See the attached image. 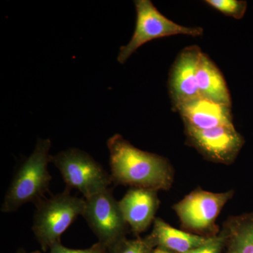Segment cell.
Masks as SVG:
<instances>
[{
    "instance_id": "6da1fadb",
    "label": "cell",
    "mask_w": 253,
    "mask_h": 253,
    "mask_svg": "<svg viewBox=\"0 0 253 253\" xmlns=\"http://www.w3.org/2000/svg\"><path fill=\"white\" fill-rule=\"evenodd\" d=\"M107 146L113 183L158 191L172 187L174 170L167 158L138 149L119 134Z\"/></svg>"
},
{
    "instance_id": "7a4b0ae2",
    "label": "cell",
    "mask_w": 253,
    "mask_h": 253,
    "mask_svg": "<svg viewBox=\"0 0 253 253\" xmlns=\"http://www.w3.org/2000/svg\"><path fill=\"white\" fill-rule=\"evenodd\" d=\"M51 143L49 139H39L33 153L19 165L1 206V212H14L23 205H36L45 199L49 191L51 176L48 166L51 163L50 155Z\"/></svg>"
},
{
    "instance_id": "3957f363",
    "label": "cell",
    "mask_w": 253,
    "mask_h": 253,
    "mask_svg": "<svg viewBox=\"0 0 253 253\" xmlns=\"http://www.w3.org/2000/svg\"><path fill=\"white\" fill-rule=\"evenodd\" d=\"M84 204V199L73 196L66 187L60 194L36 204L32 231L44 252L61 242L63 233L83 215Z\"/></svg>"
},
{
    "instance_id": "277c9868",
    "label": "cell",
    "mask_w": 253,
    "mask_h": 253,
    "mask_svg": "<svg viewBox=\"0 0 253 253\" xmlns=\"http://www.w3.org/2000/svg\"><path fill=\"white\" fill-rule=\"evenodd\" d=\"M51 163L59 169L66 187L78 190L84 199L109 189L113 183L111 174L83 150H65L52 156Z\"/></svg>"
},
{
    "instance_id": "5b68a950",
    "label": "cell",
    "mask_w": 253,
    "mask_h": 253,
    "mask_svg": "<svg viewBox=\"0 0 253 253\" xmlns=\"http://www.w3.org/2000/svg\"><path fill=\"white\" fill-rule=\"evenodd\" d=\"M234 196V191L214 193L196 189L172 206L186 231L208 236L219 234L216 225L219 213Z\"/></svg>"
},
{
    "instance_id": "8992f818",
    "label": "cell",
    "mask_w": 253,
    "mask_h": 253,
    "mask_svg": "<svg viewBox=\"0 0 253 253\" xmlns=\"http://www.w3.org/2000/svg\"><path fill=\"white\" fill-rule=\"evenodd\" d=\"M134 2L136 11L135 30L129 43L120 49L117 60L121 64L148 42L176 35L200 37L204 33L202 28L186 27L166 18L150 0H136Z\"/></svg>"
},
{
    "instance_id": "52a82bcc",
    "label": "cell",
    "mask_w": 253,
    "mask_h": 253,
    "mask_svg": "<svg viewBox=\"0 0 253 253\" xmlns=\"http://www.w3.org/2000/svg\"><path fill=\"white\" fill-rule=\"evenodd\" d=\"M84 200L82 216L99 244L109 251L126 239L129 226L123 217L119 201L115 199L110 188Z\"/></svg>"
},
{
    "instance_id": "ba28073f",
    "label": "cell",
    "mask_w": 253,
    "mask_h": 253,
    "mask_svg": "<svg viewBox=\"0 0 253 253\" xmlns=\"http://www.w3.org/2000/svg\"><path fill=\"white\" fill-rule=\"evenodd\" d=\"M188 142L212 162L229 165L235 161L244 146V137L235 126L208 129L185 127Z\"/></svg>"
},
{
    "instance_id": "9c48e42d",
    "label": "cell",
    "mask_w": 253,
    "mask_h": 253,
    "mask_svg": "<svg viewBox=\"0 0 253 253\" xmlns=\"http://www.w3.org/2000/svg\"><path fill=\"white\" fill-rule=\"evenodd\" d=\"M201 48L196 45L184 48L173 63L169 73V89L174 107L201 97L196 73Z\"/></svg>"
},
{
    "instance_id": "30bf717a",
    "label": "cell",
    "mask_w": 253,
    "mask_h": 253,
    "mask_svg": "<svg viewBox=\"0 0 253 253\" xmlns=\"http://www.w3.org/2000/svg\"><path fill=\"white\" fill-rule=\"evenodd\" d=\"M159 204L158 191L142 188H131L119 201L123 217L136 235L154 224Z\"/></svg>"
},
{
    "instance_id": "8fae6325",
    "label": "cell",
    "mask_w": 253,
    "mask_h": 253,
    "mask_svg": "<svg viewBox=\"0 0 253 253\" xmlns=\"http://www.w3.org/2000/svg\"><path fill=\"white\" fill-rule=\"evenodd\" d=\"M185 127L208 129L218 126H234L231 106L206 98L193 100L176 108Z\"/></svg>"
},
{
    "instance_id": "7c38bea8",
    "label": "cell",
    "mask_w": 253,
    "mask_h": 253,
    "mask_svg": "<svg viewBox=\"0 0 253 253\" xmlns=\"http://www.w3.org/2000/svg\"><path fill=\"white\" fill-rule=\"evenodd\" d=\"M153 224L152 231L146 236V239L154 249L163 250L171 253L189 252L207 244L214 237L179 230L159 217L155 219Z\"/></svg>"
},
{
    "instance_id": "4fadbf2b",
    "label": "cell",
    "mask_w": 253,
    "mask_h": 253,
    "mask_svg": "<svg viewBox=\"0 0 253 253\" xmlns=\"http://www.w3.org/2000/svg\"><path fill=\"white\" fill-rule=\"evenodd\" d=\"M198 88L203 97L219 104L231 106V99L225 80L212 60L202 53L196 73Z\"/></svg>"
},
{
    "instance_id": "5bb4252c",
    "label": "cell",
    "mask_w": 253,
    "mask_h": 253,
    "mask_svg": "<svg viewBox=\"0 0 253 253\" xmlns=\"http://www.w3.org/2000/svg\"><path fill=\"white\" fill-rule=\"evenodd\" d=\"M220 233L224 253H253V212L229 218Z\"/></svg>"
},
{
    "instance_id": "9a60e30c",
    "label": "cell",
    "mask_w": 253,
    "mask_h": 253,
    "mask_svg": "<svg viewBox=\"0 0 253 253\" xmlns=\"http://www.w3.org/2000/svg\"><path fill=\"white\" fill-rule=\"evenodd\" d=\"M208 5L226 16L241 19L247 9V2L239 0H207Z\"/></svg>"
},
{
    "instance_id": "2e32d148",
    "label": "cell",
    "mask_w": 253,
    "mask_h": 253,
    "mask_svg": "<svg viewBox=\"0 0 253 253\" xmlns=\"http://www.w3.org/2000/svg\"><path fill=\"white\" fill-rule=\"evenodd\" d=\"M154 248L146 238L125 239L109 250V253H153Z\"/></svg>"
},
{
    "instance_id": "e0dca14e",
    "label": "cell",
    "mask_w": 253,
    "mask_h": 253,
    "mask_svg": "<svg viewBox=\"0 0 253 253\" xmlns=\"http://www.w3.org/2000/svg\"><path fill=\"white\" fill-rule=\"evenodd\" d=\"M32 253H41L36 251ZM49 253H109L107 249L103 245L96 243L91 246L89 249H72L65 247L61 242L57 243L51 246L49 249Z\"/></svg>"
},
{
    "instance_id": "ac0fdd59",
    "label": "cell",
    "mask_w": 253,
    "mask_h": 253,
    "mask_svg": "<svg viewBox=\"0 0 253 253\" xmlns=\"http://www.w3.org/2000/svg\"><path fill=\"white\" fill-rule=\"evenodd\" d=\"M224 239L222 234L219 232L217 236H214L209 242L200 246L197 249L185 253H224Z\"/></svg>"
},
{
    "instance_id": "d6986e66",
    "label": "cell",
    "mask_w": 253,
    "mask_h": 253,
    "mask_svg": "<svg viewBox=\"0 0 253 253\" xmlns=\"http://www.w3.org/2000/svg\"><path fill=\"white\" fill-rule=\"evenodd\" d=\"M153 253H171L168 252V251H163V250L159 249H155L154 251H153Z\"/></svg>"
},
{
    "instance_id": "ffe728a7",
    "label": "cell",
    "mask_w": 253,
    "mask_h": 253,
    "mask_svg": "<svg viewBox=\"0 0 253 253\" xmlns=\"http://www.w3.org/2000/svg\"><path fill=\"white\" fill-rule=\"evenodd\" d=\"M16 253H26V251H25L24 249H18L17 251H16Z\"/></svg>"
}]
</instances>
